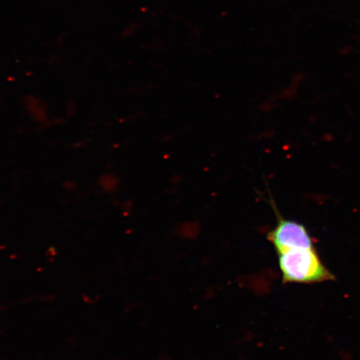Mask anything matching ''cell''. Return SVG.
I'll use <instances>...</instances> for the list:
<instances>
[{
  "label": "cell",
  "instance_id": "obj_2",
  "mask_svg": "<svg viewBox=\"0 0 360 360\" xmlns=\"http://www.w3.org/2000/svg\"><path fill=\"white\" fill-rule=\"evenodd\" d=\"M272 205L276 210L277 224L268 233L267 238L276 248L277 254L296 248L315 247L314 238L304 224L283 218L276 206Z\"/></svg>",
  "mask_w": 360,
  "mask_h": 360
},
{
  "label": "cell",
  "instance_id": "obj_1",
  "mask_svg": "<svg viewBox=\"0 0 360 360\" xmlns=\"http://www.w3.org/2000/svg\"><path fill=\"white\" fill-rule=\"evenodd\" d=\"M278 256L283 283L312 285L335 280L315 247L296 248L281 252Z\"/></svg>",
  "mask_w": 360,
  "mask_h": 360
}]
</instances>
